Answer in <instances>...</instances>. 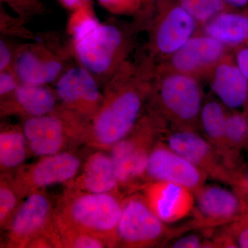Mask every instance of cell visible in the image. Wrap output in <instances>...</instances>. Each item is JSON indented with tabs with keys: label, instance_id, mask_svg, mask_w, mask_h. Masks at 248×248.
<instances>
[{
	"label": "cell",
	"instance_id": "d4e9b609",
	"mask_svg": "<svg viewBox=\"0 0 248 248\" xmlns=\"http://www.w3.org/2000/svg\"><path fill=\"white\" fill-rule=\"evenodd\" d=\"M24 198L15 187L10 173L0 177V228L5 230L22 204Z\"/></svg>",
	"mask_w": 248,
	"mask_h": 248
},
{
	"label": "cell",
	"instance_id": "8fae6325",
	"mask_svg": "<svg viewBox=\"0 0 248 248\" xmlns=\"http://www.w3.org/2000/svg\"><path fill=\"white\" fill-rule=\"evenodd\" d=\"M82 165L79 155L68 150L41 156L34 164L17 170L11 174V179L19 195L25 199L32 192L48 186L66 185L79 174Z\"/></svg>",
	"mask_w": 248,
	"mask_h": 248
},
{
	"label": "cell",
	"instance_id": "836d02e7",
	"mask_svg": "<svg viewBox=\"0 0 248 248\" xmlns=\"http://www.w3.org/2000/svg\"><path fill=\"white\" fill-rule=\"evenodd\" d=\"M20 84L14 69L0 72V99L9 97Z\"/></svg>",
	"mask_w": 248,
	"mask_h": 248
},
{
	"label": "cell",
	"instance_id": "1f68e13d",
	"mask_svg": "<svg viewBox=\"0 0 248 248\" xmlns=\"http://www.w3.org/2000/svg\"><path fill=\"white\" fill-rule=\"evenodd\" d=\"M17 47L14 46L7 37L1 36L0 39V72L14 69Z\"/></svg>",
	"mask_w": 248,
	"mask_h": 248
},
{
	"label": "cell",
	"instance_id": "f1b7e54d",
	"mask_svg": "<svg viewBox=\"0 0 248 248\" xmlns=\"http://www.w3.org/2000/svg\"><path fill=\"white\" fill-rule=\"evenodd\" d=\"M248 136V121L239 113H227L226 137L227 144L231 151L232 147L242 143Z\"/></svg>",
	"mask_w": 248,
	"mask_h": 248
},
{
	"label": "cell",
	"instance_id": "ba28073f",
	"mask_svg": "<svg viewBox=\"0 0 248 248\" xmlns=\"http://www.w3.org/2000/svg\"><path fill=\"white\" fill-rule=\"evenodd\" d=\"M71 59L69 42L63 44L56 35L45 34L17 46L14 70L21 84L49 86L71 66Z\"/></svg>",
	"mask_w": 248,
	"mask_h": 248
},
{
	"label": "cell",
	"instance_id": "9a60e30c",
	"mask_svg": "<svg viewBox=\"0 0 248 248\" xmlns=\"http://www.w3.org/2000/svg\"><path fill=\"white\" fill-rule=\"evenodd\" d=\"M208 175L202 170L178 154L166 143L157 141L150 154L146 179L150 182H169L195 192L205 184Z\"/></svg>",
	"mask_w": 248,
	"mask_h": 248
},
{
	"label": "cell",
	"instance_id": "f35d334b",
	"mask_svg": "<svg viewBox=\"0 0 248 248\" xmlns=\"http://www.w3.org/2000/svg\"><path fill=\"white\" fill-rule=\"evenodd\" d=\"M246 187H247L248 188V172L247 175H246Z\"/></svg>",
	"mask_w": 248,
	"mask_h": 248
},
{
	"label": "cell",
	"instance_id": "484cf974",
	"mask_svg": "<svg viewBox=\"0 0 248 248\" xmlns=\"http://www.w3.org/2000/svg\"><path fill=\"white\" fill-rule=\"evenodd\" d=\"M56 220L62 246L66 248H110L106 240Z\"/></svg>",
	"mask_w": 248,
	"mask_h": 248
},
{
	"label": "cell",
	"instance_id": "cb8c5ba5",
	"mask_svg": "<svg viewBox=\"0 0 248 248\" xmlns=\"http://www.w3.org/2000/svg\"><path fill=\"white\" fill-rule=\"evenodd\" d=\"M93 3L79 6L71 11L66 24V32L69 41L81 40L89 35L100 24Z\"/></svg>",
	"mask_w": 248,
	"mask_h": 248
},
{
	"label": "cell",
	"instance_id": "603a6c76",
	"mask_svg": "<svg viewBox=\"0 0 248 248\" xmlns=\"http://www.w3.org/2000/svg\"><path fill=\"white\" fill-rule=\"evenodd\" d=\"M227 113L221 104L210 101L201 111L200 123L205 138L218 151L228 164L230 150L227 144L226 124Z\"/></svg>",
	"mask_w": 248,
	"mask_h": 248
},
{
	"label": "cell",
	"instance_id": "d590c367",
	"mask_svg": "<svg viewBox=\"0 0 248 248\" xmlns=\"http://www.w3.org/2000/svg\"><path fill=\"white\" fill-rule=\"evenodd\" d=\"M236 65L248 80V47L240 49L236 53Z\"/></svg>",
	"mask_w": 248,
	"mask_h": 248
},
{
	"label": "cell",
	"instance_id": "ffe728a7",
	"mask_svg": "<svg viewBox=\"0 0 248 248\" xmlns=\"http://www.w3.org/2000/svg\"><path fill=\"white\" fill-rule=\"evenodd\" d=\"M211 88L222 104L231 109L242 107L248 97V80L237 65L224 57L210 73Z\"/></svg>",
	"mask_w": 248,
	"mask_h": 248
},
{
	"label": "cell",
	"instance_id": "d6a6232c",
	"mask_svg": "<svg viewBox=\"0 0 248 248\" xmlns=\"http://www.w3.org/2000/svg\"><path fill=\"white\" fill-rule=\"evenodd\" d=\"M231 223L226 231L236 243L237 248H248V221L235 219Z\"/></svg>",
	"mask_w": 248,
	"mask_h": 248
},
{
	"label": "cell",
	"instance_id": "e575fe53",
	"mask_svg": "<svg viewBox=\"0 0 248 248\" xmlns=\"http://www.w3.org/2000/svg\"><path fill=\"white\" fill-rule=\"evenodd\" d=\"M174 248H213L211 241L203 240L200 235L193 234L182 236L172 244Z\"/></svg>",
	"mask_w": 248,
	"mask_h": 248
},
{
	"label": "cell",
	"instance_id": "277c9868",
	"mask_svg": "<svg viewBox=\"0 0 248 248\" xmlns=\"http://www.w3.org/2000/svg\"><path fill=\"white\" fill-rule=\"evenodd\" d=\"M149 101L156 112L176 129L195 130L200 124L202 91L195 77L155 66Z\"/></svg>",
	"mask_w": 248,
	"mask_h": 248
},
{
	"label": "cell",
	"instance_id": "7402d4cb",
	"mask_svg": "<svg viewBox=\"0 0 248 248\" xmlns=\"http://www.w3.org/2000/svg\"><path fill=\"white\" fill-rule=\"evenodd\" d=\"M31 154L22 126L7 125L0 133V169L1 173H11L24 166Z\"/></svg>",
	"mask_w": 248,
	"mask_h": 248
},
{
	"label": "cell",
	"instance_id": "44dd1931",
	"mask_svg": "<svg viewBox=\"0 0 248 248\" xmlns=\"http://www.w3.org/2000/svg\"><path fill=\"white\" fill-rule=\"evenodd\" d=\"M203 32L226 46L241 45L248 40V17L232 11L221 13L204 24Z\"/></svg>",
	"mask_w": 248,
	"mask_h": 248
},
{
	"label": "cell",
	"instance_id": "83f0119b",
	"mask_svg": "<svg viewBox=\"0 0 248 248\" xmlns=\"http://www.w3.org/2000/svg\"><path fill=\"white\" fill-rule=\"evenodd\" d=\"M27 21L17 16L9 14L1 6L0 8V31L3 37H17L33 41L37 38V35L29 30L27 27Z\"/></svg>",
	"mask_w": 248,
	"mask_h": 248
},
{
	"label": "cell",
	"instance_id": "8d00e7d4",
	"mask_svg": "<svg viewBox=\"0 0 248 248\" xmlns=\"http://www.w3.org/2000/svg\"><path fill=\"white\" fill-rule=\"evenodd\" d=\"M64 9L72 11L83 5L93 2V0H58Z\"/></svg>",
	"mask_w": 248,
	"mask_h": 248
},
{
	"label": "cell",
	"instance_id": "d6986e66",
	"mask_svg": "<svg viewBox=\"0 0 248 248\" xmlns=\"http://www.w3.org/2000/svg\"><path fill=\"white\" fill-rule=\"evenodd\" d=\"M84 163L78 176L66 187L94 193L118 192L120 187L110 153L96 149Z\"/></svg>",
	"mask_w": 248,
	"mask_h": 248
},
{
	"label": "cell",
	"instance_id": "74e56055",
	"mask_svg": "<svg viewBox=\"0 0 248 248\" xmlns=\"http://www.w3.org/2000/svg\"><path fill=\"white\" fill-rule=\"evenodd\" d=\"M225 1L234 8H242L247 6L248 0H224Z\"/></svg>",
	"mask_w": 248,
	"mask_h": 248
},
{
	"label": "cell",
	"instance_id": "6da1fadb",
	"mask_svg": "<svg viewBox=\"0 0 248 248\" xmlns=\"http://www.w3.org/2000/svg\"><path fill=\"white\" fill-rule=\"evenodd\" d=\"M155 66L148 55L128 59L108 80L101 107L89 123V146L108 152L133 130L151 97Z\"/></svg>",
	"mask_w": 248,
	"mask_h": 248
},
{
	"label": "cell",
	"instance_id": "7c38bea8",
	"mask_svg": "<svg viewBox=\"0 0 248 248\" xmlns=\"http://www.w3.org/2000/svg\"><path fill=\"white\" fill-rule=\"evenodd\" d=\"M53 89L62 107L88 122L102 103V86L90 72L77 63L67 68Z\"/></svg>",
	"mask_w": 248,
	"mask_h": 248
},
{
	"label": "cell",
	"instance_id": "ac0fdd59",
	"mask_svg": "<svg viewBox=\"0 0 248 248\" xmlns=\"http://www.w3.org/2000/svg\"><path fill=\"white\" fill-rule=\"evenodd\" d=\"M59 104L55 90L50 86L20 84L9 97L0 99V115L26 120L52 113Z\"/></svg>",
	"mask_w": 248,
	"mask_h": 248
},
{
	"label": "cell",
	"instance_id": "9c48e42d",
	"mask_svg": "<svg viewBox=\"0 0 248 248\" xmlns=\"http://www.w3.org/2000/svg\"><path fill=\"white\" fill-rule=\"evenodd\" d=\"M197 24L177 0H160L148 29V56L155 63L169 58L194 36Z\"/></svg>",
	"mask_w": 248,
	"mask_h": 248
},
{
	"label": "cell",
	"instance_id": "52a82bcc",
	"mask_svg": "<svg viewBox=\"0 0 248 248\" xmlns=\"http://www.w3.org/2000/svg\"><path fill=\"white\" fill-rule=\"evenodd\" d=\"M161 117L151 107L133 130L109 151L120 186L135 185L146 179L148 159L162 130Z\"/></svg>",
	"mask_w": 248,
	"mask_h": 248
},
{
	"label": "cell",
	"instance_id": "4316f807",
	"mask_svg": "<svg viewBox=\"0 0 248 248\" xmlns=\"http://www.w3.org/2000/svg\"><path fill=\"white\" fill-rule=\"evenodd\" d=\"M197 24H206L217 15L234 9L224 0H177Z\"/></svg>",
	"mask_w": 248,
	"mask_h": 248
},
{
	"label": "cell",
	"instance_id": "2e32d148",
	"mask_svg": "<svg viewBox=\"0 0 248 248\" xmlns=\"http://www.w3.org/2000/svg\"><path fill=\"white\" fill-rule=\"evenodd\" d=\"M194 194V222L196 226L204 229L215 228L234 221L242 207L237 196L222 186L204 184Z\"/></svg>",
	"mask_w": 248,
	"mask_h": 248
},
{
	"label": "cell",
	"instance_id": "4fadbf2b",
	"mask_svg": "<svg viewBox=\"0 0 248 248\" xmlns=\"http://www.w3.org/2000/svg\"><path fill=\"white\" fill-rule=\"evenodd\" d=\"M166 141L170 148L202 170L208 178L223 183L234 180L230 165L223 156L195 130L175 129L168 135Z\"/></svg>",
	"mask_w": 248,
	"mask_h": 248
},
{
	"label": "cell",
	"instance_id": "8992f818",
	"mask_svg": "<svg viewBox=\"0 0 248 248\" xmlns=\"http://www.w3.org/2000/svg\"><path fill=\"white\" fill-rule=\"evenodd\" d=\"M89 123L59 104L52 113L26 119L21 126L31 154L41 157L87 143Z\"/></svg>",
	"mask_w": 248,
	"mask_h": 248
},
{
	"label": "cell",
	"instance_id": "5bb4252c",
	"mask_svg": "<svg viewBox=\"0 0 248 248\" xmlns=\"http://www.w3.org/2000/svg\"><path fill=\"white\" fill-rule=\"evenodd\" d=\"M226 46L210 36L194 35L177 51L155 66L197 78L210 75L226 56Z\"/></svg>",
	"mask_w": 248,
	"mask_h": 248
},
{
	"label": "cell",
	"instance_id": "7a4b0ae2",
	"mask_svg": "<svg viewBox=\"0 0 248 248\" xmlns=\"http://www.w3.org/2000/svg\"><path fill=\"white\" fill-rule=\"evenodd\" d=\"M138 32L133 23L124 24L109 19L100 22L84 38L68 42L76 63L90 72L103 87L128 60Z\"/></svg>",
	"mask_w": 248,
	"mask_h": 248
},
{
	"label": "cell",
	"instance_id": "5b68a950",
	"mask_svg": "<svg viewBox=\"0 0 248 248\" xmlns=\"http://www.w3.org/2000/svg\"><path fill=\"white\" fill-rule=\"evenodd\" d=\"M4 231L7 248H63L55 207L45 190L26 197Z\"/></svg>",
	"mask_w": 248,
	"mask_h": 248
},
{
	"label": "cell",
	"instance_id": "30bf717a",
	"mask_svg": "<svg viewBox=\"0 0 248 248\" xmlns=\"http://www.w3.org/2000/svg\"><path fill=\"white\" fill-rule=\"evenodd\" d=\"M170 235L169 228L152 211L143 196H131L122 201L116 247H154L163 244Z\"/></svg>",
	"mask_w": 248,
	"mask_h": 248
},
{
	"label": "cell",
	"instance_id": "f546056e",
	"mask_svg": "<svg viewBox=\"0 0 248 248\" xmlns=\"http://www.w3.org/2000/svg\"><path fill=\"white\" fill-rule=\"evenodd\" d=\"M7 5L15 15L29 22L31 19L43 16L46 8L41 0H0Z\"/></svg>",
	"mask_w": 248,
	"mask_h": 248
},
{
	"label": "cell",
	"instance_id": "e0dca14e",
	"mask_svg": "<svg viewBox=\"0 0 248 248\" xmlns=\"http://www.w3.org/2000/svg\"><path fill=\"white\" fill-rule=\"evenodd\" d=\"M145 200L152 211L166 224L191 215L195 205L193 191L169 182H149L143 187Z\"/></svg>",
	"mask_w": 248,
	"mask_h": 248
},
{
	"label": "cell",
	"instance_id": "3957f363",
	"mask_svg": "<svg viewBox=\"0 0 248 248\" xmlns=\"http://www.w3.org/2000/svg\"><path fill=\"white\" fill-rule=\"evenodd\" d=\"M122 214L120 193H94L67 187L55 206L58 221L106 240L117 246Z\"/></svg>",
	"mask_w": 248,
	"mask_h": 248
},
{
	"label": "cell",
	"instance_id": "4dcf8cb0",
	"mask_svg": "<svg viewBox=\"0 0 248 248\" xmlns=\"http://www.w3.org/2000/svg\"><path fill=\"white\" fill-rule=\"evenodd\" d=\"M99 5L115 16H135L140 9L141 0H97Z\"/></svg>",
	"mask_w": 248,
	"mask_h": 248
}]
</instances>
